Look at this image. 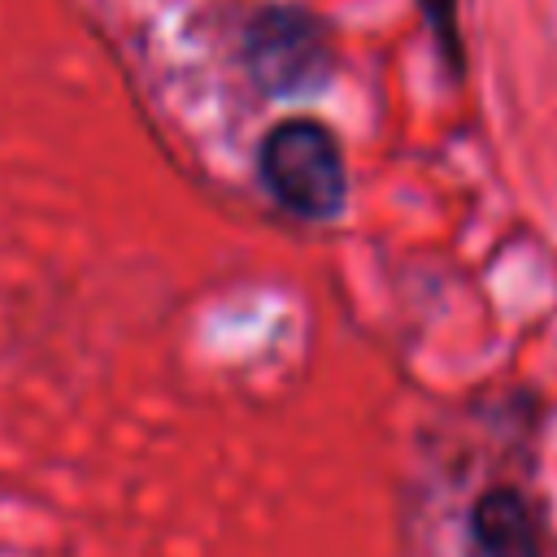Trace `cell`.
<instances>
[{
    "label": "cell",
    "instance_id": "obj_1",
    "mask_svg": "<svg viewBox=\"0 0 557 557\" xmlns=\"http://www.w3.org/2000/svg\"><path fill=\"white\" fill-rule=\"evenodd\" d=\"M261 178L270 187V196L292 209L296 218H335L344 209L348 196V178H344V157L335 135L322 122L309 117H292L278 122L265 139H261Z\"/></svg>",
    "mask_w": 557,
    "mask_h": 557
},
{
    "label": "cell",
    "instance_id": "obj_3",
    "mask_svg": "<svg viewBox=\"0 0 557 557\" xmlns=\"http://www.w3.org/2000/svg\"><path fill=\"white\" fill-rule=\"evenodd\" d=\"M474 544L479 557H540L535 522L518 492H487L474 505Z\"/></svg>",
    "mask_w": 557,
    "mask_h": 557
},
{
    "label": "cell",
    "instance_id": "obj_2",
    "mask_svg": "<svg viewBox=\"0 0 557 557\" xmlns=\"http://www.w3.org/2000/svg\"><path fill=\"white\" fill-rule=\"evenodd\" d=\"M252 74L261 78L265 91H313L326 70H331V48H326V35L313 17L305 13H265L252 30Z\"/></svg>",
    "mask_w": 557,
    "mask_h": 557
}]
</instances>
